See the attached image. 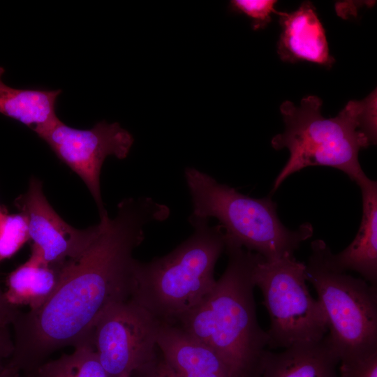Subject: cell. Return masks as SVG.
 <instances>
[{
  "instance_id": "1",
  "label": "cell",
  "mask_w": 377,
  "mask_h": 377,
  "mask_svg": "<svg viewBox=\"0 0 377 377\" xmlns=\"http://www.w3.org/2000/svg\"><path fill=\"white\" fill-rule=\"evenodd\" d=\"M168 216L165 205L142 196L120 201L114 218H100L98 234L80 256L65 263L50 299L36 310L20 311L13 321L9 361L20 375L58 349L91 341L103 313L131 296L138 263L133 252L145 239V226Z\"/></svg>"
},
{
  "instance_id": "2",
  "label": "cell",
  "mask_w": 377,
  "mask_h": 377,
  "mask_svg": "<svg viewBox=\"0 0 377 377\" xmlns=\"http://www.w3.org/2000/svg\"><path fill=\"white\" fill-rule=\"evenodd\" d=\"M225 252L227 266L212 292L175 325L211 348L233 377H258L269 350L253 293V272L263 257L230 243Z\"/></svg>"
},
{
  "instance_id": "3",
  "label": "cell",
  "mask_w": 377,
  "mask_h": 377,
  "mask_svg": "<svg viewBox=\"0 0 377 377\" xmlns=\"http://www.w3.org/2000/svg\"><path fill=\"white\" fill-rule=\"evenodd\" d=\"M316 96L299 106L286 101L280 106L285 130L272 138L276 150L287 148L289 158L276 177L272 191L290 175L309 166L338 169L357 184L367 177L359 162L361 149L376 143V90L361 101H350L335 117L325 118Z\"/></svg>"
},
{
  "instance_id": "4",
  "label": "cell",
  "mask_w": 377,
  "mask_h": 377,
  "mask_svg": "<svg viewBox=\"0 0 377 377\" xmlns=\"http://www.w3.org/2000/svg\"><path fill=\"white\" fill-rule=\"evenodd\" d=\"M193 233L170 253L138 260L131 299L161 323L175 325L200 304L216 280L214 268L226 249L222 227L191 214Z\"/></svg>"
},
{
  "instance_id": "5",
  "label": "cell",
  "mask_w": 377,
  "mask_h": 377,
  "mask_svg": "<svg viewBox=\"0 0 377 377\" xmlns=\"http://www.w3.org/2000/svg\"><path fill=\"white\" fill-rule=\"evenodd\" d=\"M184 173L191 198V214L216 219L226 243L272 261L294 256L300 244L313 235L309 223L296 230L284 226L277 215L276 203L269 198L245 195L193 167L186 168Z\"/></svg>"
},
{
  "instance_id": "6",
  "label": "cell",
  "mask_w": 377,
  "mask_h": 377,
  "mask_svg": "<svg viewBox=\"0 0 377 377\" xmlns=\"http://www.w3.org/2000/svg\"><path fill=\"white\" fill-rule=\"evenodd\" d=\"M311 249L306 279L317 293L326 337L340 362L377 350V286L337 269L323 240L313 241Z\"/></svg>"
},
{
  "instance_id": "7",
  "label": "cell",
  "mask_w": 377,
  "mask_h": 377,
  "mask_svg": "<svg viewBox=\"0 0 377 377\" xmlns=\"http://www.w3.org/2000/svg\"><path fill=\"white\" fill-rule=\"evenodd\" d=\"M253 279L263 296L270 325L268 348H286L297 343L318 341L327 333L322 306L306 284V266L294 256L257 263Z\"/></svg>"
},
{
  "instance_id": "8",
  "label": "cell",
  "mask_w": 377,
  "mask_h": 377,
  "mask_svg": "<svg viewBox=\"0 0 377 377\" xmlns=\"http://www.w3.org/2000/svg\"><path fill=\"white\" fill-rule=\"evenodd\" d=\"M160 325L131 298L103 313L92 330L91 342L108 377L131 376L158 359Z\"/></svg>"
},
{
  "instance_id": "9",
  "label": "cell",
  "mask_w": 377,
  "mask_h": 377,
  "mask_svg": "<svg viewBox=\"0 0 377 377\" xmlns=\"http://www.w3.org/2000/svg\"><path fill=\"white\" fill-rule=\"evenodd\" d=\"M38 136L83 181L97 205L99 217L108 214L101 192V168L109 156L120 160L127 157L134 142L131 133L117 122L101 121L91 128L77 129L59 119Z\"/></svg>"
},
{
  "instance_id": "10",
  "label": "cell",
  "mask_w": 377,
  "mask_h": 377,
  "mask_svg": "<svg viewBox=\"0 0 377 377\" xmlns=\"http://www.w3.org/2000/svg\"><path fill=\"white\" fill-rule=\"evenodd\" d=\"M15 205L27 219L31 254L50 264H64L80 256L100 230V223L85 229L67 223L49 203L43 183L35 177Z\"/></svg>"
},
{
  "instance_id": "11",
  "label": "cell",
  "mask_w": 377,
  "mask_h": 377,
  "mask_svg": "<svg viewBox=\"0 0 377 377\" xmlns=\"http://www.w3.org/2000/svg\"><path fill=\"white\" fill-rule=\"evenodd\" d=\"M277 15L281 27L277 53L282 61H309L327 68L333 65L325 29L310 1H304L295 11Z\"/></svg>"
},
{
  "instance_id": "12",
  "label": "cell",
  "mask_w": 377,
  "mask_h": 377,
  "mask_svg": "<svg viewBox=\"0 0 377 377\" xmlns=\"http://www.w3.org/2000/svg\"><path fill=\"white\" fill-rule=\"evenodd\" d=\"M157 343L162 358L180 377H233L211 348L177 325L161 323Z\"/></svg>"
},
{
  "instance_id": "13",
  "label": "cell",
  "mask_w": 377,
  "mask_h": 377,
  "mask_svg": "<svg viewBox=\"0 0 377 377\" xmlns=\"http://www.w3.org/2000/svg\"><path fill=\"white\" fill-rule=\"evenodd\" d=\"M362 192V217L353 242L330 258L338 269L358 272L369 283L377 286V183L367 176L358 184Z\"/></svg>"
},
{
  "instance_id": "14",
  "label": "cell",
  "mask_w": 377,
  "mask_h": 377,
  "mask_svg": "<svg viewBox=\"0 0 377 377\" xmlns=\"http://www.w3.org/2000/svg\"><path fill=\"white\" fill-rule=\"evenodd\" d=\"M339 362L325 335L320 341L297 343L281 352L268 350L258 377H340Z\"/></svg>"
},
{
  "instance_id": "15",
  "label": "cell",
  "mask_w": 377,
  "mask_h": 377,
  "mask_svg": "<svg viewBox=\"0 0 377 377\" xmlns=\"http://www.w3.org/2000/svg\"><path fill=\"white\" fill-rule=\"evenodd\" d=\"M64 264H50L31 254L8 276L3 292L6 301L15 307L27 306L31 311L40 308L57 290Z\"/></svg>"
},
{
  "instance_id": "16",
  "label": "cell",
  "mask_w": 377,
  "mask_h": 377,
  "mask_svg": "<svg viewBox=\"0 0 377 377\" xmlns=\"http://www.w3.org/2000/svg\"><path fill=\"white\" fill-rule=\"evenodd\" d=\"M4 71L0 66V113L40 135L59 119L55 107L61 91L13 88L3 81Z\"/></svg>"
},
{
  "instance_id": "17",
  "label": "cell",
  "mask_w": 377,
  "mask_h": 377,
  "mask_svg": "<svg viewBox=\"0 0 377 377\" xmlns=\"http://www.w3.org/2000/svg\"><path fill=\"white\" fill-rule=\"evenodd\" d=\"M74 348L71 354L46 361L24 377H108L90 341Z\"/></svg>"
},
{
  "instance_id": "18",
  "label": "cell",
  "mask_w": 377,
  "mask_h": 377,
  "mask_svg": "<svg viewBox=\"0 0 377 377\" xmlns=\"http://www.w3.org/2000/svg\"><path fill=\"white\" fill-rule=\"evenodd\" d=\"M29 240L27 219L20 212L0 220V262L15 255Z\"/></svg>"
},
{
  "instance_id": "19",
  "label": "cell",
  "mask_w": 377,
  "mask_h": 377,
  "mask_svg": "<svg viewBox=\"0 0 377 377\" xmlns=\"http://www.w3.org/2000/svg\"><path fill=\"white\" fill-rule=\"evenodd\" d=\"M273 0H232L230 8L232 11L243 14L252 20L253 30L264 29L272 20L271 14H278Z\"/></svg>"
},
{
  "instance_id": "20",
  "label": "cell",
  "mask_w": 377,
  "mask_h": 377,
  "mask_svg": "<svg viewBox=\"0 0 377 377\" xmlns=\"http://www.w3.org/2000/svg\"><path fill=\"white\" fill-rule=\"evenodd\" d=\"M340 363V377H377V350Z\"/></svg>"
},
{
  "instance_id": "21",
  "label": "cell",
  "mask_w": 377,
  "mask_h": 377,
  "mask_svg": "<svg viewBox=\"0 0 377 377\" xmlns=\"http://www.w3.org/2000/svg\"><path fill=\"white\" fill-rule=\"evenodd\" d=\"M131 377H180L178 374L162 358L159 353L158 359L151 365L136 371Z\"/></svg>"
},
{
  "instance_id": "22",
  "label": "cell",
  "mask_w": 377,
  "mask_h": 377,
  "mask_svg": "<svg viewBox=\"0 0 377 377\" xmlns=\"http://www.w3.org/2000/svg\"><path fill=\"white\" fill-rule=\"evenodd\" d=\"M13 351V337L8 326L0 325V368L8 361Z\"/></svg>"
},
{
  "instance_id": "23",
  "label": "cell",
  "mask_w": 377,
  "mask_h": 377,
  "mask_svg": "<svg viewBox=\"0 0 377 377\" xmlns=\"http://www.w3.org/2000/svg\"><path fill=\"white\" fill-rule=\"evenodd\" d=\"M19 312L17 307L6 301L4 293L0 288V325H11Z\"/></svg>"
},
{
  "instance_id": "24",
  "label": "cell",
  "mask_w": 377,
  "mask_h": 377,
  "mask_svg": "<svg viewBox=\"0 0 377 377\" xmlns=\"http://www.w3.org/2000/svg\"><path fill=\"white\" fill-rule=\"evenodd\" d=\"M17 368L8 361L0 368V377H20Z\"/></svg>"
},
{
  "instance_id": "25",
  "label": "cell",
  "mask_w": 377,
  "mask_h": 377,
  "mask_svg": "<svg viewBox=\"0 0 377 377\" xmlns=\"http://www.w3.org/2000/svg\"><path fill=\"white\" fill-rule=\"evenodd\" d=\"M7 212L0 206V220L3 217Z\"/></svg>"
},
{
  "instance_id": "26",
  "label": "cell",
  "mask_w": 377,
  "mask_h": 377,
  "mask_svg": "<svg viewBox=\"0 0 377 377\" xmlns=\"http://www.w3.org/2000/svg\"><path fill=\"white\" fill-rule=\"evenodd\" d=\"M119 377H131V376H129V375H123V376H121Z\"/></svg>"
}]
</instances>
